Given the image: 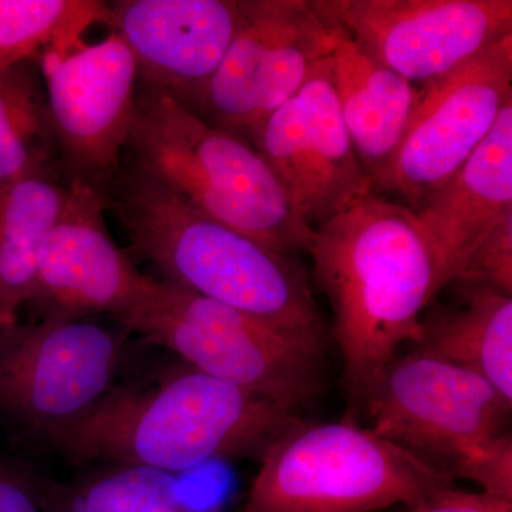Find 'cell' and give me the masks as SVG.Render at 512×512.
Wrapping results in <instances>:
<instances>
[{
  "instance_id": "603a6c76",
  "label": "cell",
  "mask_w": 512,
  "mask_h": 512,
  "mask_svg": "<svg viewBox=\"0 0 512 512\" xmlns=\"http://www.w3.org/2000/svg\"><path fill=\"white\" fill-rule=\"evenodd\" d=\"M453 284L493 289L512 296V211L474 249Z\"/></svg>"
},
{
  "instance_id": "52a82bcc",
  "label": "cell",
  "mask_w": 512,
  "mask_h": 512,
  "mask_svg": "<svg viewBox=\"0 0 512 512\" xmlns=\"http://www.w3.org/2000/svg\"><path fill=\"white\" fill-rule=\"evenodd\" d=\"M127 333L170 349L185 365L293 412L322 390V356L247 313L163 279L117 318Z\"/></svg>"
},
{
  "instance_id": "ba28073f",
  "label": "cell",
  "mask_w": 512,
  "mask_h": 512,
  "mask_svg": "<svg viewBox=\"0 0 512 512\" xmlns=\"http://www.w3.org/2000/svg\"><path fill=\"white\" fill-rule=\"evenodd\" d=\"M126 336L92 319L0 329V414L45 440L72 426L117 386Z\"/></svg>"
},
{
  "instance_id": "5b68a950",
  "label": "cell",
  "mask_w": 512,
  "mask_h": 512,
  "mask_svg": "<svg viewBox=\"0 0 512 512\" xmlns=\"http://www.w3.org/2000/svg\"><path fill=\"white\" fill-rule=\"evenodd\" d=\"M453 485L375 430L352 420L306 424L272 441L238 512H373L420 503Z\"/></svg>"
},
{
  "instance_id": "3957f363",
  "label": "cell",
  "mask_w": 512,
  "mask_h": 512,
  "mask_svg": "<svg viewBox=\"0 0 512 512\" xmlns=\"http://www.w3.org/2000/svg\"><path fill=\"white\" fill-rule=\"evenodd\" d=\"M292 412L185 365L117 384L49 443L76 463L154 468L177 474L261 451L299 423Z\"/></svg>"
},
{
  "instance_id": "5bb4252c",
  "label": "cell",
  "mask_w": 512,
  "mask_h": 512,
  "mask_svg": "<svg viewBox=\"0 0 512 512\" xmlns=\"http://www.w3.org/2000/svg\"><path fill=\"white\" fill-rule=\"evenodd\" d=\"M99 191L69 183L66 204L37 264L29 306L36 319L120 318L153 285L111 237Z\"/></svg>"
},
{
  "instance_id": "e0dca14e",
  "label": "cell",
  "mask_w": 512,
  "mask_h": 512,
  "mask_svg": "<svg viewBox=\"0 0 512 512\" xmlns=\"http://www.w3.org/2000/svg\"><path fill=\"white\" fill-rule=\"evenodd\" d=\"M328 26L335 39L333 77L340 113L375 192L402 143L417 87L377 63L345 30Z\"/></svg>"
},
{
  "instance_id": "2e32d148",
  "label": "cell",
  "mask_w": 512,
  "mask_h": 512,
  "mask_svg": "<svg viewBox=\"0 0 512 512\" xmlns=\"http://www.w3.org/2000/svg\"><path fill=\"white\" fill-rule=\"evenodd\" d=\"M512 211V97L493 130L439 191L414 212L433 241L444 288L491 229Z\"/></svg>"
},
{
  "instance_id": "44dd1931",
  "label": "cell",
  "mask_w": 512,
  "mask_h": 512,
  "mask_svg": "<svg viewBox=\"0 0 512 512\" xmlns=\"http://www.w3.org/2000/svg\"><path fill=\"white\" fill-rule=\"evenodd\" d=\"M94 23L111 25L110 6L97 0H0V73L46 53L83 43Z\"/></svg>"
},
{
  "instance_id": "30bf717a",
  "label": "cell",
  "mask_w": 512,
  "mask_h": 512,
  "mask_svg": "<svg viewBox=\"0 0 512 512\" xmlns=\"http://www.w3.org/2000/svg\"><path fill=\"white\" fill-rule=\"evenodd\" d=\"M333 46L312 2L242 0L241 26L195 114L251 143Z\"/></svg>"
},
{
  "instance_id": "cb8c5ba5",
  "label": "cell",
  "mask_w": 512,
  "mask_h": 512,
  "mask_svg": "<svg viewBox=\"0 0 512 512\" xmlns=\"http://www.w3.org/2000/svg\"><path fill=\"white\" fill-rule=\"evenodd\" d=\"M410 512H512V501L488 493H468L453 485L437 488Z\"/></svg>"
},
{
  "instance_id": "4fadbf2b",
  "label": "cell",
  "mask_w": 512,
  "mask_h": 512,
  "mask_svg": "<svg viewBox=\"0 0 512 512\" xmlns=\"http://www.w3.org/2000/svg\"><path fill=\"white\" fill-rule=\"evenodd\" d=\"M312 6L413 84L443 76L512 35L511 0H315Z\"/></svg>"
},
{
  "instance_id": "7c38bea8",
  "label": "cell",
  "mask_w": 512,
  "mask_h": 512,
  "mask_svg": "<svg viewBox=\"0 0 512 512\" xmlns=\"http://www.w3.org/2000/svg\"><path fill=\"white\" fill-rule=\"evenodd\" d=\"M251 144L274 171L296 217L312 231L373 192L340 113L332 55L313 67Z\"/></svg>"
},
{
  "instance_id": "d6986e66",
  "label": "cell",
  "mask_w": 512,
  "mask_h": 512,
  "mask_svg": "<svg viewBox=\"0 0 512 512\" xmlns=\"http://www.w3.org/2000/svg\"><path fill=\"white\" fill-rule=\"evenodd\" d=\"M464 303L421 319L414 349L483 377L512 404V296L458 286Z\"/></svg>"
},
{
  "instance_id": "8992f818",
  "label": "cell",
  "mask_w": 512,
  "mask_h": 512,
  "mask_svg": "<svg viewBox=\"0 0 512 512\" xmlns=\"http://www.w3.org/2000/svg\"><path fill=\"white\" fill-rule=\"evenodd\" d=\"M365 404L370 429L451 480L488 488L503 477L511 403L476 373L413 349L394 357Z\"/></svg>"
},
{
  "instance_id": "277c9868",
  "label": "cell",
  "mask_w": 512,
  "mask_h": 512,
  "mask_svg": "<svg viewBox=\"0 0 512 512\" xmlns=\"http://www.w3.org/2000/svg\"><path fill=\"white\" fill-rule=\"evenodd\" d=\"M124 161L195 210L279 254L308 252L313 231L296 217L264 157L244 137L211 126L170 94L138 83Z\"/></svg>"
},
{
  "instance_id": "8fae6325",
  "label": "cell",
  "mask_w": 512,
  "mask_h": 512,
  "mask_svg": "<svg viewBox=\"0 0 512 512\" xmlns=\"http://www.w3.org/2000/svg\"><path fill=\"white\" fill-rule=\"evenodd\" d=\"M57 161L69 183L106 197L123 168L136 116L138 70L116 33L40 57Z\"/></svg>"
},
{
  "instance_id": "7a4b0ae2",
  "label": "cell",
  "mask_w": 512,
  "mask_h": 512,
  "mask_svg": "<svg viewBox=\"0 0 512 512\" xmlns=\"http://www.w3.org/2000/svg\"><path fill=\"white\" fill-rule=\"evenodd\" d=\"M106 200L133 254L163 281L247 313L323 355L325 323L295 258L212 220L126 161Z\"/></svg>"
},
{
  "instance_id": "9c48e42d",
  "label": "cell",
  "mask_w": 512,
  "mask_h": 512,
  "mask_svg": "<svg viewBox=\"0 0 512 512\" xmlns=\"http://www.w3.org/2000/svg\"><path fill=\"white\" fill-rule=\"evenodd\" d=\"M511 97L512 35L421 83L402 143L375 194L394 195L419 211L483 143Z\"/></svg>"
},
{
  "instance_id": "6da1fadb",
  "label": "cell",
  "mask_w": 512,
  "mask_h": 512,
  "mask_svg": "<svg viewBox=\"0 0 512 512\" xmlns=\"http://www.w3.org/2000/svg\"><path fill=\"white\" fill-rule=\"evenodd\" d=\"M313 279L328 298L350 397L365 403L421 312L444 288L439 254L414 211L367 195L313 229Z\"/></svg>"
},
{
  "instance_id": "7402d4cb",
  "label": "cell",
  "mask_w": 512,
  "mask_h": 512,
  "mask_svg": "<svg viewBox=\"0 0 512 512\" xmlns=\"http://www.w3.org/2000/svg\"><path fill=\"white\" fill-rule=\"evenodd\" d=\"M46 512H195L174 474L114 466L73 484L43 487Z\"/></svg>"
},
{
  "instance_id": "ac0fdd59",
  "label": "cell",
  "mask_w": 512,
  "mask_h": 512,
  "mask_svg": "<svg viewBox=\"0 0 512 512\" xmlns=\"http://www.w3.org/2000/svg\"><path fill=\"white\" fill-rule=\"evenodd\" d=\"M67 194L59 163L0 187V329L18 322L29 301L40 252Z\"/></svg>"
},
{
  "instance_id": "d4e9b609",
  "label": "cell",
  "mask_w": 512,
  "mask_h": 512,
  "mask_svg": "<svg viewBox=\"0 0 512 512\" xmlns=\"http://www.w3.org/2000/svg\"><path fill=\"white\" fill-rule=\"evenodd\" d=\"M0 512H46L43 487L0 456Z\"/></svg>"
},
{
  "instance_id": "9a60e30c",
  "label": "cell",
  "mask_w": 512,
  "mask_h": 512,
  "mask_svg": "<svg viewBox=\"0 0 512 512\" xmlns=\"http://www.w3.org/2000/svg\"><path fill=\"white\" fill-rule=\"evenodd\" d=\"M111 28L136 60L138 80L197 113L242 22V0H121Z\"/></svg>"
},
{
  "instance_id": "ffe728a7",
  "label": "cell",
  "mask_w": 512,
  "mask_h": 512,
  "mask_svg": "<svg viewBox=\"0 0 512 512\" xmlns=\"http://www.w3.org/2000/svg\"><path fill=\"white\" fill-rule=\"evenodd\" d=\"M59 163L40 57L0 73V187Z\"/></svg>"
}]
</instances>
